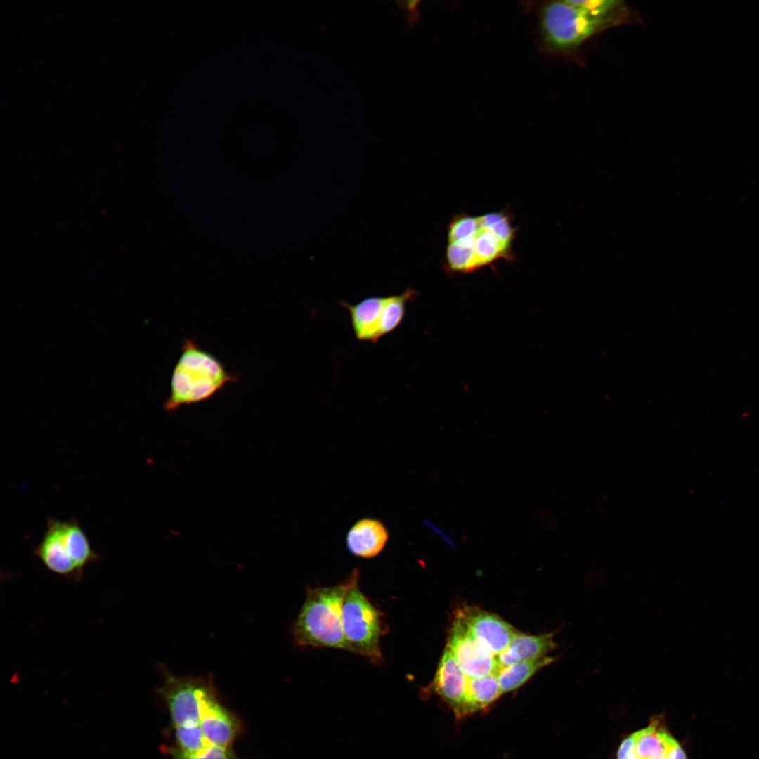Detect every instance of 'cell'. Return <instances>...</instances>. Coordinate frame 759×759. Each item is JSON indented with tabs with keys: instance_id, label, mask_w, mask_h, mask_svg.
<instances>
[{
	"instance_id": "7c38bea8",
	"label": "cell",
	"mask_w": 759,
	"mask_h": 759,
	"mask_svg": "<svg viewBox=\"0 0 759 759\" xmlns=\"http://www.w3.org/2000/svg\"><path fill=\"white\" fill-rule=\"evenodd\" d=\"M468 681L469 677L446 647L434 679V687L460 717L467 697Z\"/></svg>"
},
{
	"instance_id": "2e32d148",
	"label": "cell",
	"mask_w": 759,
	"mask_h": 759,
	"mask_svg": "<svg viewBox=\"0 0 759 759\" xmlns=\"http://www.w3.org/2000/svg\"><path fill=\"white\" fill-rule=\"evenodd\" d=\"M589 14L614 23L616 27L640 22V16L630 6L620 0H569Z\"/></svg>"
},
{
	"instance_id": "44dd1931",
	"label": "cell",
	"mask_w": 759,
	"mask_h": 759,
	"mask_svg": "<svg viewBox=\"0 0 759 759\" xmlns=\"http://www.w3.org/2000/svg\"><path fill=\"white\" fill-rule=\"evenodd\" d=\"M177 747L190 753H200L211 745L205 739L200 725L174 727Z\"/></svg>"
},
{
	"instance_id": "9c48e42d",
	"label": "cell",
	"mask_w": 759,
	"mask_h": 759,
	"mask_svg": "<svg viewBox=\"0 0 759 759\" xmlns=\"http://www.w3.org/2000/svg\"><path fill=\"white\" fill-rule=\"evenodd\" d=\"M34 553L50 571L74 580L82 578L70 552L65 521L48 518L46 529Z\"/></svg>"
},
{
	"instance_id": "5bb4252c",
	"label": "cell",
	"mask_w": 759,
	"mask_h": 759,
	"mask_svg": "<svg viewBox=\"0 0 759 759\" xmlns=\"http://www.w3.org/2000/svg\"><path fill=\"white\" fill-rule=\"evenodd\" d=\"M387 297H370L351 305L343 302L348 311L356 337L360 341L376 343L380 332L382 312Z\"/></svg>"
},
{
	"instance_id": "30bf717a",
	"label": "cell",
	"mask_w": 759,
	"mask_h": 759,
	"mask_svg": "<svg viewBox=\"0 0 759 759\" xmlns=\"http://www.w3.org/2000/svg\"><path fill=\"white\" fill-rule=\"evenodd\" d=\"M200 727L211 745L222 747H228L241 731L240 720L219 702L216 689L202 703Z\"/></svg>"
},
{
	"instance_id": "ffe728a7",
	"label": "cell",
	"mask_w": 759,
	"mask_h": 759,
	"mask_svg": "<svg viewBox=\"0 0 759 759\" xmlns=\"http://www.w3.org/2000/svg\"><path fill=\"white\" fill-rule=\"evenodd\" d=\"M415 295V290L408 288L400 294L387 296L380 327L382 337L398 327L404 317L407 302Z\"/></svg>"
},
{
	"instance_id": "6da1fadb",
	"label": "cell",
	"mask_w": 759,
	"mask_h": 759,
	"mask_svg": "<svg viewBox=\"0 0 759 759\" xmlns=\"http://www.w3.org/2000/svg\"><path fill=\"white\" fill-rule=\"evenodd\" d=\"M474 230L465 238L448 242L446 266L448 271L469 273L503 259L512 260V242L517 228L506 211L476 216Z\"/></svg>"
},
{
	"instance_id": "ac0fdd59",
	"label": "cell",
	"mask_w": 759,
	"mask_h": 759,
	"mask_svg": "<svg viewBox=\"0 0 759 759\" xmlns=\"http://www.w3.org/2000/svg\"><path fill=\"white\" fill-rule=\"evenodd\" d=\"M500 695L495 674L479 678H469L467 697L462 716L484 708Z\"/></svg>"
},
{
	"instance_id": "3957f363",
	"label": "cell",
	"mask_w": 759,
	"mask_h": 759,
	"mask_svg": "<svg viewBox=\"0 0 759 759\" xmlns=\"http://www.w3.org/2000/svg\"><path fill=\"white\" fill-rule=\"evenodd\" d=\"M349 578L327 587L309 588L292 627L300 646L330 647L351 651L342 627V606Z\"/></svg>"
},
{
	"instance_id": "5b68a950",
	"label": "cell",
	"mask_w": 759,
	"mask_h": 759,
	"mask_svg": "<svg viewBox=\"0 0 759 759\" xmlns=\"http://www.w3.org/2000/svg\"><path fill=\"white\" fill-rule=\"evenodd\" d=\"M357 570L349 577L342 606V627L351 652L372 663L381 661L380 638L384 632L382 614L361 591Z\"/></svg>"
},
{
	"instance_id": "52a82bcc",
	"label": "cell",
	"mask_w": 759,
	"mask_h": 759,
	"mask_svg": "<svg viewBox=\"0 0 759 759\" xmlns=\"http://www.w3.org/2000/svg\"><path fill=\"white\" fill-rule=\"evenodd\" d=\"M446 647L469 678L496 675L502 669L496 659L455 616Z\"/></svg>"
},
{
	"instance_id": "603a6c76",
	"label": "cell",
	"mask_w": 759,
	"mask_h": 759,
	"mask_svg": "<svg viewBox=\"0 0 759 759\" xmlns=\"http://www.w3.org/2000/svg\"><path fill=\"white\" fill-rule=\"evenodd\" d=\"M424 524L428 526L435 534L440 537V538L448 545V546L454 550L456 547V543L454 539L443 529L436 525L434 522L429 519H422Z\"/></svg>"
},
{
	"instance_id": "ba28073f",
	"label": "cell",
	"mask_w": 759,
	"mask_h": 759,
	"mask_svg": "<svg viewBox=\"0 0 759 759\" xmlns=\"http://www.w3.org/2000/svg\"><path fill=\"white\" fill-rule=\"evenodd\" d=\"M455 616L493 656L501 654L518 632L497 615L476 607H463Z\"/></svg>"
},
{
	"instance_id": "277c9868",
	"label": "cell",
	"mask_w": 759,
	"mask_h": 759,
	"mask_svg": "<svg viewBox=\"0 0 759 759\" xmlns=\"http://www.w3.org/2000/svg\"><path fill=\"white\" fill-rule=\"evenodd\" d=\"M615 27L569 0L545 2L538 12L541 43L546 51L553 53L573 56L592 38Z\"/></svg>"
},
{
	"instance_id": "8992f818",
	"label": "cell",
	"mask_w": 759,
	"mask_h": 759,
	"mask_svg": "<svg viewBox=\"0 0 759 759\" xmlns=\"http://www.w3.org/2000/svg\"><path fill=\"white\" fill-rule=\"evenodd\" d=\"M160 670L163 679L158 693L168 708L174 727L200 725L203 701L215 688L212 680L179 676L163 666Z\"/></svg>"
},
{
	"instance_id": "e0dca14e",
	"label": "cell",
	"mask_w": 759,
	"mask_h": 759,
	"mask_svg": "<svg viewBox=\"0 0 759 759\" xmlns=\"http://www.w3.org/2000/svg\"><path fill=\"white\" fill-rule=\"evenodd\" d=\"M554 661V657L545 656L502 668L497 675L501 694L517 689L537 671Z\"/></svg>"
},
{
	"instance_id": "9a60e30c",
	"label": "cell",
	"mask_w": 759,
	"mask_h": 759,
	"mask_svg": "<svg viewBox=\"0 0 759 759\" xmlns=\"http://www.w3.org/2000/svg\"><path fill=\"white\" fill-rule=\"evenodd\" d=\"M554 635V632L528 635L518 632L507 647L498 655L496 660L502 668L521 661L545 656L557 646L553 640Z\"/></svg>"
},
{
	"instance_id": "d6986e66",
	"label": "cell",
	"mask_w": 759,
	"mask_h": 759,
	"mask_svg": "<svg viewBox=\"0 0 759 759\" xmlns=\"http://www.w3.org/2000/svg\"><path fill=\"white\" fill-rule=\"evenodd\" d=\"M65 532L74 564L82 575L84 568L97 561L99 556L92 548L86 534L75 519L65 521Z\"/></svg>"
},
{
	"instance_id": "cb8c5ba5",
	"label": "cell",
	"mask_w": 759,
	"mask_h": 759,
	"mask_svg": "<svg viewBox=\"0 0 759 759\" xmlns=\"http://www.w3.org/2000/svg\"><path fill=\"white\" fill-rule=\"evenodd\" d=\"M633 739L632 734L628 736L619 746L617 759H634L632 755Z\"/></svg>"
},
{
	"instance_id": "8fae6325",
	"label": "cell",
	"mask_w": 759,
	"mask_h": 759,
	"mask_svg": "<svg viewBox=\"0 0 759 759\" xmlns=\"http://www.w3.org/2000/svg\"><path fill=\"white\" fill-rule=\"evenodd\" d=\"M631 734L634 759H673L680 746L662 715L652 717L647 727Z\"/></svg>"
},
{
	"instance_id": "4fadbf2b",
	"label": "cell",
	"mask_w": 759,
	"mask_h": 759,
	"mask_svg": "<svg viewBox=\"0 0 759 759\" xmlns=\"http://www.w3.org/2000/svg\"><path fill=\"white\" fill-rule=\"evenodd\" d=\"M389 533L384 524L375 518H363L349 529L346 543L349 551L362 558L378 555L385 547Z\"/></svg>"
},
{
	"instance_id": "7a4b0ae2",
	"label": "cell",
	"mask_w": 759,
	"mask_h": 759,
	"mask_svg": "<svg viewBox=\"0 0 759 759\" xmlns=\"http://www.w3.org/2000/svg\"><path fill=\"white\" fill-rule=\"evenodd\" d=\"M236 381L237 377L215 356L202 349L195 338H186L171 375L170 394L164 408L172 412L183 406L206 401L227 384Z\"/></svg>"
},
{
	"instance_id": "d4e9b609",
	"label": "cell",
	"mask_w": 759,
	"mask_h": 759,
	"mask_svg": "<svg viewBox=\"0 0 759 759\" xmlns=\"http://www.w3.org/2000/svg\"><path fill=\"white\" fill-rule=\"evenodd\" d=\"M673 759H689L681 745L678 748L677 753Z\"/></svg>"
},
{
	"instance_id": "7402d4cb",
	"label": "cell",
	"mask_w": 759,
	"mask_h": 759,
	"mask_svg": "<svg viewBox=\"0 0 759 759\" xmlns=\"http://www.w3.org/2000/svg\"><path fill=\"white\" fill-rule=\"evenodd\" d=\"M161 749L172 759H242L235 755L228 747L218 746H210L197 753H190L177 746L167 745H163Z\"/></svg>"
}]
</instances>
